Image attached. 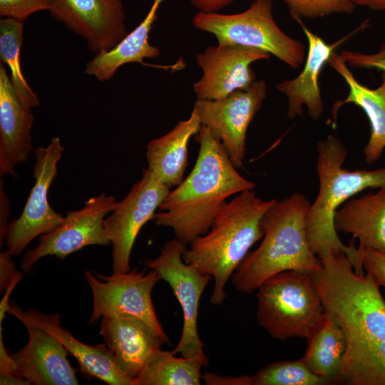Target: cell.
I'll return each instance as SVG.
<instances>
[{
    "instance_id": "cell-33",
    "label": "cell",
    "mask_w": 385,
    "mask_h": 385,
    "mask_svg": "<svg viewBox=\"0 0 385 385\" xmlns=\"http://www.w3.org/2000/svg\"><path fill=\"white\" fill-rule=\"evenodd\" d=\"M340 55L346 63L351 67L376 68L385 73V43L381 44L380 50L376 53L366 54L344 50Z\"/></svg>"
},
{
    "instance_id": "cell-28",
    "label": "cell",
    "mask_w": 385,
    "mask_h": 385,
    "mask_svg": "<svg viewBox=\"0 0 385 385\" xmlns=\"http://www.w3.org/2000/svg\"><path fill=\"white\" fill-rule=\"evenodd\" d=\"M24 22L11 18L0 20V59L9 68L10 77L19 101L29 108L40 105L37 94L29 85L21 65Z\"/></svg>"
},
{
    "instance_id": "cell-27",
    "label": "cell",
    "mask_w": 385,
    "mask_h": 385,
    "mask_svg": "<svg viewBox=\"0 0 385 385\" xmlns=\"http://www.w3.org/2000/svg\"><path fill=\"white\" fill-rule=\"evenodd\" d=\"M339 382L385 385V342L346 343Z\"/></svg>"
},
{
    "instance_id": "cell-17",
    "label": "cell",
    "mask_w": 385,
    "mask_h": 385,
    "mask_svg": "<svg viewBox=\"0 0 385 385\" xmlns=\"http://www.w3.org/2000/svg\"><path fill=\"white\" fill-rule=\"evenodd\" d=\"M7 312L21 322H31L55 336L76 359L84 376L110 385H135L133 379L118 369L113 355L105 343L88 345L78 340L61 327L59 314H46L33 309L25 311L11 302Z\"/></svg>"
},
{
    "instance_id": "cell-37",
    "label": "cell",
    "mask_w": 385,
    "mask_h": 385,
    "mask_svg": "<svg viewBox=\"0 0 385 385\" xmlns=\"http://www.w3.org/2000/svg\"><path fill=\"white\" fill-rule=\"evenodd\" d=\"M234 0H190L192 5L203 12H217Z\"/></svg>"
},
{
    "instance_id": "cell-3",
    "label": "cell",
    "mask_w": 385,
    "mask_h": 385,
    "mask_svg": "<svg viewBox=\"0 0 385 385\" xmlns=\"http://www.w3.org/2000/svg\"><path fill=\"white\" fill-rule=\"evenodd\" d=\"M311 203L302 193L277 200L265 212L262 241L249 252L231 277L234 287L246 294L256 291L270 277L284 271L312 273L322 268L306 234Z\"/></svg>"
},
{
    "instance_id": "cell-36",
    "label": "cell",
    "mask_w": 385,
    "mask_h": 385,
    "mask_svg": "<svg viewBox=\"0 0 385 385\" xmlns=\"http://www.w3.org/2000/svg\"><path fill=\"white\" fill-rule=\"evenodd\" d=\"M3 182L1 180L0 186V245L2 247V243L5 239V232L9 222V211H10V202L7 197L4 186Z\"/></svg>"
},
{
    "instance_id": "cell-38",
    "label": "cell",
    "mask_w": 385,
    "mask_h": 385,
    "mask_svg": "<svg viewBox=\"0 0 385 385\" xmlns=\"http://www.w3.org/2000/svg\"><path fill=\"white\" fill-rule=\"evenodd\" d=\"M355 5L367 6L374 10H385V0H351Z\"/></svg>"
},
{
    "instance_id": "cell-32",
    "label": "cell",
    "mask_w": 385,
    "mask_h": 385,
    "mask_svg": "<svg viewBox=\"0 0 385 385\" xmlns=\"http://www.w3.org/2000/svg\"><path fill=\"white\" fill-rule=\"evenodd\" d=\"M361 262L366 273L371 274L385 289V250L359 245Z\"/></svg>"
},
{
    "instance_id": "cell-16",
    "label": "cell",
    "mask_w": 385,
    "mask_h": 385,
    "mask_svg": "<svg viewBox=\"0 0 385 385\" xmlns=\"http://www.w3.org/2000/svg\"><path fill=\"white\" fill-rule=\"evenodd\" d=\"M29 334L27 344L11 354L16 374L35 385H76V370L68 351L52 334L29 322H21Z\"/></svg>"
},
{
    "instance_id": "cell-7",
    "label": "cell",
    "mask_w": 385,
    "mask_h": 385,
    "mask_svg": "<svg viewBox=\"0 0 385 385\" xmlns=\"http://www.w3.org/2000/svg\"><path fill=\"white\" fill-rule=\"evenodd\" d=\"M272 0H254L245 11L233 14L200 11L192 18L196 29L212 34L218 44L238 45L272 54L293 68L305 61V47L275 23Z\"/></svg>"
},
{
    "instance_id": "cell-24",
    "label": "cell",
    "mask_w": 385,
    "mask_h": 385,
    "mask_svg": "<svg viewBox=\"0 0 385 385\" xmlns=\"http://www.w3.org/2000/svg\"><path fill=\"white\" fill-rule=\"evenodd\" d=\"M162 3V0H154L147 15L135 29L112 48L96 53L87 63L85 73L94 76L99 81H105L111 79L124 64H146L143 61L145 58L158 57L160 51L150 43L149 34Z\"/></svg>"
},
{
    "instance_id": "cell-35",
    "label": "cell",
    "mask_w": 385,
    "mask_h": 385,
    "mask_svg": "<svg viewBox=\"0 0 385 385\" xmlns=\"http://www.w3.org/2000/svg\"><path fill=\"white\" fill-rule=\"evenodd\" d=\"M202 379L207 385H251V376H220L206 372L202 375Z\"/></svg>"
},
{
    "instance_id": "cell-11",
    "label": "cell",
    "mask_w": 385,
    "mask_h": 385,
    "mask_svg": "<svg viewBox=\"0 0 385 385\" xmlns=\"http://www.w3.org/2000/svg\"><path fill=\"white\" fill-rule=\"evenodd\" d=\"M170 191L148 169L104 220L106 236L112 245V274L130 271L131 251L143 225L153 220L155 210Z\"/></svg>"
},
{
    "instance_id": "cell-34",
    "label": "cell",
    "mask_w": 385,
    "mask_h": 385,
    "mask_svg": "<svg viewBox=\"0 0 385 385\" xmlns=\"http://www.w3.org/2000/svg\"><path fill=\"white\" fill-rule=\"evenodd\" d=\"M12 255L7 251L0 254V291L4 293L11 282L20 274L11 259Z\"/></svg>"
},
{
    "instance_id": "cell-25",
    "label": "cell",
    "mask_w": 385,
    "mask_h": 385,
    "mask_svg": "<svg viewBox=\"0 0 385 385\" xmlns=\"http://www.w3.org/2000/svg\"><path fill=\"white\" fill-rule=\"evenodd\" d=\"M305 339L307 345L302 359L307 367L328 384L339 382L346 337L338 322L324 311Z\"/></svg>"
},
{
    "instance_id": "cell-18",
    "label": "cell",
    "mask_w": 385,
    "mask_h": 385,
    "mask_svg": "<svg viewBox=\"0 0 385 385\" xmlns=\"http://www.w3.org/2000/svg\"><path fill=\"white\" fill-rule=\"evenodd\" d=\"M99 332L118 369L135 382L150 354L167 344L145 322L131 316L101 317Z\"/></svg>"
},
{
    "instance_id": "cell-2",
    "label": "cell",
    "mask_w": 385,
    "mask_h": 385,
    "mask_svg": "<svg viewBox=\"0 0 385 385\" xmlns=\"http://www.w3.org/2000/svg\"><path fill=\"white\" fill-rule=\"evenodd\" d=\"M276 199L264 200L253 190L227 202L209 230L190 243L184 261L214 279L210 302L220 305L227 298L225 286L250 249L262 238V219Z\"/></svg>"
},
{
    "instance_id": "cell-4",
    "label": "cell",
    "mask_w": 385,
    "mask_h": 385,
    "mask_svg": "<svg viewBox=\"0 0 385 385\" xmlns=\"http://www.w3.org/2000/svg\"><path fill=\"white\" fill-rule=\"evenodd\" d=\"M312 274L325 312L344 329L346 343L385 342V299L379 284L360 274L344 252L329 251Z\"/></svg>"
},
{
    "instance_id": "cell-8",
    "label": "cell",
    "mask_w": 385,
    "mask_h": 385,
    "mask_svg": "<svg viewBox=\"0 0 385 385\" xmlns=\"http://www.w3.org/2000/svg\"><path fill=\"white\" fill-rule=\"evenodd\" d=\"M186 249V244L175 237L165 242L156 258L147 260L145 264L168 283L183 310L182 332L173 351L183 357L198 359L207 366L208 359L198 334L197 318L201 295L212 277L184 261L183 255Z\"/></svg>"
},
{
    "instance_id": "cell-30",
    "label": "cell",
    "mask_w": 385,
    "mask_h": 385,
    "mask_svg": "<svg viewBox=\"0 0 385 385\" xmlns=\"http://www.w3.org/2000/svg\"><path fill=\"white\" fill-rule=\"evenodd\" d=\"M295 20L317 18L334 13H352L356 5L351 0H282Z\"/></svg>"
},
{
    "instance_id": "cell-23",
    "label": "cell",
    "mask_w": 385,
    "mask_h": 385,
    "mask_svg": "<svg viewBox=\"0 0 385 385\" xmlns=\"http://www.w3.org/2000/svg\"><path fill=\"white\" fill-rule=\"evenodd\" d=\"M334 226L359 245L385 250V187L346 200L335 211Z\"/></svg>"
},
{
    "instance_id": "cell-15",
    "label": "cell",
    "mask_w": 385,
    "mask_h": 385,
    "mask_svg": "<svg viewBox=\"0 0 385 385\" xmlns=\"http://www.w3.org/2000/svg\"><path fill=\"white\" fill-rule=\"evenodd\" d=\"M270 57V54L262 50L238 45L207 47L196 55L197 64L202 72L193 85L197 98L220 99L247 88L256 81L250 65Z\"/></svg>"
},
{
    "instance_id": "cell-20",
    "label": "cell",
    "mask_w": 385,
    "mask_h": 385,
    "mask_svg": "<svg viewBox=\"0 0 385 385\" xmlns=\"http://www.w3.org/2000/svg\"><path fill=\"white\" fill-rule=\"evenodd\" d=\"M297 21L308 41L309 48L305 63L302 71L296 78L278 83L276 88L288 98L287 116L289 119L302 115V108L305 106L310 117L317 120L324 110L319 83L320 73L335 48L346 37L335 43L329 44L309 31L301 19Z\"/></svg>"
},
{
    "instance_id": "cell-10",
    "label": "cell",
    "mask_w": 385,
    "mask_h": 385,
    "mask_svg": "<svg viewBox=\"0 0 385 385\" xmlns=\"http://www.w3.org/2000/svg\"><path fill=\"white\" fill-rule=\"evenodd\" d=\"M63 150L58 137L52 138L46 146L34 150V185L22 213L9 222L5 232L7 251L12 256L21 254L34 238L51 232L64 220L48 202V190L56 179Z\"/></svg>"
},
{
    "instance_id": "cell-19",
    "label": "cell",
    "mask_w": 385,
    "mask_h": 385,
    "mask_svg": "<svg viewBox=\"0 0 385 385\" xmlns=\"http://www.w3.org/2000/svg\"><path fill=\"white\" fill-rule=\"evenodd\" d=\"M31 108L18 98L6 68L0 65V175H16V167L32 150Z\"/></svg>"
},
{
    "instance_id": "cell-1",
    "label": "cell",
    "mask_w": 385,
    "mask_h": 385,
    "mask_svg": "<svg viewBox=\"0 0 385 385\" xmlns=\"http://www.w3.org/2000/svg\"><path fill=\"white\" fill-rule=\"evenodd\" d=\"M195 137L200 149L193 169L170 191L153 217L157 225L170 228L186 245L209 230L228 197L255 188L238 173L221 142L207 127L202 125Z\"/></svg>"
},
{
    "instance_id": "cell-13",
    "label": "cell",
    "mask_w": 385,
    "mask_h": 385,
    "mask_svg": "<svg viewBox=\"0 0 385 385\" xmlns=\"http://www.w3.org/2000/svg\"><path fill=\"white\" fill-rule=\"evenodd\" d=\"M118 202L111 195L103 192L84 202L82 208L67 212L63 222L54 230L41 236L37 247L27 250L21 267L30 272L42 257L53 255L63 259L88 245H108L104 220Z\"/></svg>"
},
{
    "instance_id": "cell-12",
    "label": "cell",
    "mask_w": 385,
    "mask_h": 385,
    "mask_svg": "<svg viewBox=\"0 0 385 385\" xmlns=\"http://www.w3.org/2000/svg\"><path fill=\"white\" fill-rule=\"evenodd\" d=\"M266 96L265 81H255L225 98L197 99L194 105L201 124L221 142L237 169L244 165L247 130Z\"/></svg>"
},
{
    "instance_id": "cell-21",
    "label": "cell",
    "mask_w": 385,
    "mask_h": 385,
    "mask_svg": "<svg viewBox=\"0 0 385 385\" xmlns=\"http://www.w3.org/2000/svg\"><path fill=\"white\" fill-rule=\"evenodd\" d=\"M328 63L340 74L349 88L347 97L333 105V125H335L339 108L344 104L351 103L364 111L370 124L369 138L363 149L364 159L366 164L371 165L380 158L385 148V73H382L380 86L372 89L355 78L340 54L333 52Z\"/></svg>"
},
{
    "instance_id": "cell-6",
    "label": "cell",
    "mask_w": 385,
    "mask_h": 385,
    "mask_svg": "<svg viewBox=\"0 0 385 385\" xmlns=\"http://www.w3.org/2000/svg\"><path fill=\"white\" fill-rule=\"evenodd\" d=\"M257 291V322L276 339L306 338L324 312L310 272H279Z\"/></svg>"
},
{
    "instance_id": "cell-31",
    "label": "cell",
    "mask_w": 385,
    "mask_h": 385,
    "mask_svg": "<svg viewBox=\"0 0 385 385\" xmlns=\"http://www.w3.org/2000/svg\"><path fill=\"white\" fill-rule=\"evenodd\" d=\"M49 0H0V16L24 21L31 14L48 11Z\"/></svg>"
},
{
    "instance_id": "cell-14",
    "label": "cell",
    "mask_w": 385,
    "mask_h": 385,
    "mask_svg": "<svg viewBox=\"0 0 385 385\" xmlns=\"http://www.w3.org/2000/svg\"><path fill=\"white\" fill-rule=\"evenodd\" d=\"M53 19L83 38L97 53L116 46L128 34L122 0H49Z\"/></svg>"
},
{
    "instance_id": "cell-5",
    "label": "cell",
    "mask_w": 385,
    "mask_h": 385,
    "mask_svg": "<svg viewBox=\"0 0 385 385\" xmlns=\"http://www.w3.org/2000/svg\"><path fill=\"white\" fill-rule=\"evenodd\" d=\"M317 172L319 187L306 219V234L313 253L321 258L329 251L344 252L349 259L356 247L355 239L349 245L340 240L334 226L335 211L346 200L367 188L385 187V167L366 170L343 168L347 156L342 141L329 135L317 145Z\"/></svg>"
},
{
    "instance_id": "cell-39",
    "label": "cell",
    "mask_w": 385,
    "mask_h": 385,
    "mask_svg": "<svg viewBox=\"0 0 385 385\" xmlns=\"http://www.w3.org/2000/svg\"><path fill=\"white\" fill-rule=\"evenodd\" d=\"M163 1H164L165 0H162Z\"/></svg>"
},
{
    "instance_id": "cell-29",
    "label": "cell",
    "mask_w": 385,
    "mask_h": 385,
    "mask_svg": "<svg viewBox=\"0 0 385 385\" xmlns=\"http://www.w3.org/2000/svg\"><path fill=\"white\" fill-rule=\"evenodd\" d=\"M328 382L314 374L302 359L269 364L251 376V385H324Z\"/></svg>"
},
{
    "instance_id": "cell-26",
    "label": "cell",
    "mask_w": 385,
    "mask_h": 385,
    "mask_svg": "<svg viewBox=\"0 0 385 385\" xmlns=\"http://www.w3.org/2000/svg\"><path fill=\"white\" fill-rule=\"evenodd\" d=\"M204 366L198 359L177 357L173 351L158 349L135 378V385H200Z\"/></svg>"
},
{
    "instance_id": "cell-9",
    "label": "cell",
    "mask_w": 385,
    "mask_h": 385,
    "mask_svg": "<svg viewBox=\"0 0 385 385\" xmlns=\"http://www.w3.org/2000/svg\"><path fill=\"white\" fill-rule=\"evenodd\" d=\"M96 276L90 270L85 272L93 297L89 324L104 316H131L145 322L169 344L152 301L153 289L161 279L158 272L135 269L110 276L96 273Z\"/></svg>"
},
{
    "instance_id": "cell-22",
    "label": "cell",
    "mask_w": 385,
    "mask_h": 385,
    "mask_svg": "<svg viewBox=\"0 0 385 385\" xmlns=\"http://www.w3.org/2000/svg\"><path fill=\"white\" fill-rule=\"evenodd\" d=\"M202 124L195 108L190 117L180 121L168 133L150 140L146 147L148 168L169 188L183 180L188 165V143Z\"/></svg>"
}]
</instances>
